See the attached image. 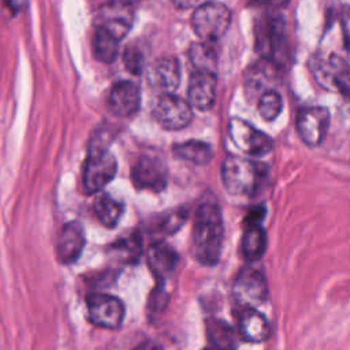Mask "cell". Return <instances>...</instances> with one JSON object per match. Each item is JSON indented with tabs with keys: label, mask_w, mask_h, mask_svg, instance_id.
Wrapping results in <instances>:
<instances>
[{
	"label": "cell",
	"mask_w": 350,
	"mask_h": 350,
	"mask_svg": "<svg viewBox=\"0 0 350 350\" xmlns=\"http://www.w3.org/2000/svg\"><path fill=\"white\" fill-rule=\"evenodd\" d=\"M342 25L346 34L347 42H350V8H346L342 14Z\"/></svg>",
	"instance_id": "cell-29"
},
{
	"label": "cell",
	"mask_w": 350,
	"mask_h": 350,
	"mask_svg": "<svg viewBox=\"0 0 350 350\" xmlns=\"http://www.w3.org/2000/svg\"><path fill=\"white\" fill-rule=\"evenodd\" d=\"M174 154L178 159H182L185 161H190L198 165L208 164L213 157L212 146L202 141H186L183 144H178L172 148Z\"/></svg>",
	"instance_id": "cell-20"
},
{
	"label": "cell",
	"mask_w": 350,
	"mask_h": 350,
	"mask_svg": "<svg viewBox=\"0 0 350 350\" xmlns=\"http://www.w3.org/2000/svg\"><path fill=\"white\" fill-rule=\"evenodd\" d=\"M88 316L98 327L116 329L122 325L124 317L123 302L108 294H90L86 298Z\"/></svg>",
	"instance_id": "cell-8"
},
{
	"label": "cell",
	"mask_w": 350,
	"mask_h": 350,
	"mask_svg": "<svg viewBox=\"0 0 350 350\" xmlns=\"http://www.w3.org/2000/svg\"><path fill=\"white\" fill-rule=\"evenodd\" d=\"M228 134L234 145L249 156H264L273 148V141L269 135L239 118H232L228 122Z\"/></svg>",
	"instance_id": "cell-7"
},
{
	"label": "cell",
	"mask_w": 350,
	"mask_h": 350,
	"mask_svg": "<svg viewBox=\"0 0 350 350\" xmlns=\"http://www.w3.org/2000/svg\"><path fill=\"white\" fill-rule=\"evenodd\" d=\"M223 216L215 196L204 197L196 211L193 223V249L200 264L213 267L223 249Z\"/></svg>",
	"instance_id": "cell-1"
},
{
	"label": "cell",
	"mask_w": 350,
	"mask_h": 350,
	"mask_svg": "<svg viewBox=\"0 0 350 350\" xmlns=\"http://www.w3.org/2000/svg\"><path fill=\"white\" fill-rule=\"evenodd\" d=\"M201 0H172V3L175 4L176 8H180V10H187V8H191L194 5H197Z\"/></svg>",
	"instance_id": "cell-31"
},
{
	"label": "cell",
	"mask_w": 350,
	"mask_h": 350,
	"mask_svg": "<svg viewBox=\"0 0 350 350\" xmlns=\"http://www.w3.org/2000/svg\"><path fill=\"white\" fill-rule=\"evenodd\" d=\"M186 219H187V212L183 208L170 212L167 216L161 219L159 231L164 234H172L176 231V228H179L185 223Z\"/></svg>",
	"instance_id": "cell-27"
},
{
	"label": "cell",
	"mask_w": 350,
	"mask_h": 350,
	"mask_svg": "<svg viewBox=\"0 0 350 350\" xmlns=\"http://www.w3.org/2000/svg\"><path fill=\"white\" fill-rule=\"evenodd\" d=\"M241 247L243 257L250 262H254L262 257L267 247V235L260 224V219L247 220V226L242 235Z\"/></svg>",
	"instance_id": "cell-19"
},
{
	"label": "cell",
	"mask_w": 350,
	"mask_h": 350,
	"mask_svg": "<svg viewBox=\"0 0 350 350\" xmlns=\"http://www.w3.org/2000/svg\"><path fill=\"white\" fill-rule=\"evenodd\" d=\"M257 46L265 59L279 66L280 57L284 56L286 36L283 19L275 15L265 18L257 33Z\"/></svg>",
	"instance_id": "cell-11"
},
{
	"label": "cell",
	"mask_w": 350,
	"mask_h": 350,
	"mask_svg": "<svg viewBox=\"0 0 350 350\" xmlns=\"http://www.w3.org/2000/svg\"><path fill=\"white\" fill-rule=\"evenodd\" d=\"M346 64L350 67V42H347V59H346Z\"/></svg>",
	"instance_id": "cell-32"
},
{
	"label": "cell",
	"mask_w": 350,
	"mask_h": 350,
	"mask_svg": "<svg viewBox=\"0 0 350 350\" xmlns=\"http://www.w3.org/2000/svg\"><path fill=\"white\" fill-rule=\"evenodd\" d=\"M282 107H283L282 97L275 89H268V90L262 92V94L260 96V98L257 101L258 113L267 122L275 120L280 115Z\"/></svg>",
	"instance_id": "cell-25"
},
{
	"label": "cell",
	"mask_w": 350,
	"mask_h": 350,
	"mask_svg": "<svg viewBox=\"0 0 350 350\" xmlns=\"http://www.w3.org/2000/svg\"><path fill=\"white\" fill-rule=\"evenodd\" d=\"M230 22V10L219 1H206L200 4L191 16L194 33L206 42L219 40L227 31Z\"/></svg>",
	"instance_id": "cell-4"
},
{
	"label": "cell",
	"mask_w": 350,
	"mask_h": 350,
	"mask_svg": "<svg viewBox=\"0 0 350 350\" xmlns=\"http://www.w3.org/2000/svg\"><path fill=\"white\" fill-rule=\"evenodd\" d=\"M153 118L167 130H180L193 119L191 104L172 93H163L153 105Z\"/></svg>",
	"instance_id": "cell-6"
},
{
	"label": "cell",
	"mask_w": 350,
	"mask_h": 350,
	"mask_svg": "<svg viewBox=\"0 0 350 350\" xmlns=\"http://www.w3.org/2000/svg\"><path fill=\"white\" fill-rule=\"evenodd\" d=\"M113 1H119V3H126V4H134L135 1H138V0H113Z\"/></svg>",
	"instance_id": "cell-33"
},
{
	"label": "cell",
	"mask_w": 350,
	"mask_h": 350,
	"mask_svg": "<svg viewBox=\"0 0 350 350\" xmlns=\"http://www.w3.org/2000/svg\"><path fill=\"white\" fill-rule=\"evenodd\" d=\"M238 334L253 343L264 342L271 335V325L257 308H243L238 317Z\"/></svg>",
	"instance_id": "cell-17"
},
{
	"label": "cell",
	"mask_w": 350,
	"mask_h": 350,
	"mask_svg": "<svg viewBox=\"0 0 350 350\" xmlns=\"http://www.w3.org/2000/svg\"><path fill=\"white\" fill-rule=\"evenodd\" d=\"M256 4L265 5V7H272V8H279L283 7L288 3V0H253Z\"/></svg>",
	"instance_id": "cell-30"
},
{
	"label": "cell",
	"mask_w": 350,
	"mask_h": 350,
	"mask_svg": "<svg viewBox=\"0 0 350 350\" xmlns=\"http://www.w3.org/2000/svg\"><path fill=\"white\" fill-rule=\"evenodd\" d=\"M133 22L134 10L131 4L119 3L113 0L101 5L96 18L97 27L105 29L118 40H122L130 31Z\"/></svg>",
	"instance_id": "cell-12"
},
{
	"label": "cell",
	"mask_w": 350,
	"mask_h": 350,
	"mask_svg": "<svg viewBox=\"0 0 350 350\" xmlns=\"http://www.w3.org/2000/svg\"><path fill=\"white\" fill-rule=\"evenodd\" d=\"M139 88L131 81L116 82L108 96V107L111 112L120 118L134 115L139 108Z\"/></svg>",
	"instance_id": "cell-14"
},
{
	"label": "cell",
	"mask_w": 350,
	"mask_h": 350,
	"mask_svg": "<svg viewBox=\"0 0 350 350\" xmlns=\"http://www.w3.org/2000/svg\"><path fill=\"white\" fill-rule=\"evenodd\" d=\"M123 204L112 198L109 194H100L94 201V212L105 227H115L123 213Z\"/></svg>",
	"instance_id": "cell-23"
},
{
	"label": "cell",
	"mask_w": 350,
	"mask_h": 350,
	"mask_svg": "<svg viewBox=\"0 0 350 350\" xmlns=\"http://www.w3.org/2000/svg\"><path fill=\"white\" fill-rule=\"evenodd\" d=\"M131 180L139 190L159 193L167 186L168 171L157 157L141 156L131 168Z\"/></svg>",
	"instance_id": "cell-10"
},
{
	"label": "cell",
	"mask_w": 350,
	"mask_h": 350,
	"mask_svg": "<svg viewBox=\"0 0 350 350\" xmlns=\"http://www.w3.org/2000/svg\"><path fill=\"white\" fill-rule=\"evenodd\" d=\"M119 41L113 34L103 27H96L93 34V53L97 60L111 63L116 59L119 51Z\"/></svg>",
	"instance_id": "cell-21"
},
{
	"label": "cell",
	"mask_w": 350,
	"mask_h": 350,
	"mask_svg": "<svg viewBox=\"0 0 350 350\" xmlns=\"http://www.w3.org/2000/svg\"><path fill=\"white\" fill-rule=\"evenodd\" d=\"M118 170L116 159L109 150V142L104 137H94L89 145L83 165L82 183L88 194L100 191L109 183Z\"/></svg>",
	"instance_id": "cell-2"
},
{
	"label": "cell",
	"mask_w": 350,
	"mask_h": 350,
	"mask_svg": "<svg viewBox=\"0 0 350 350\" xmlns=\"http://www.w3.org/2000/svg\"><path fill=\"white\" fill-rule=\"evenodd\" d=\"M262 167L243 156L230 154L221 164V180L232 196H250L261 182Z\"/></svg>",
	"instance_id": "cell-3"
},
{
	"label": "cell",
	"mask_w": 350,
	"mask_h": 350,
	"mask_svg": "<svg viewBox=\"0 0 350 350\" xmlns=\"http://www.w3.org/2000/svg\"><path fill=\"white\" fill-rule=\"evenodd\" d=\"M115 249L126 256V261H133V260L138 258V256L141 253L139 235L134 234V235L129 237L127 239H123L119 245H116Z\"/></svg>",
	"instance_id": "cell-28"
},
{
	"label": "cell",
	"mask_w": 350,
	"mask_h": 350,
	"mask_svg": "<svg viewBox=\"0 0 350 350\" xmlns=\"http://www.w3.org/2000/svg\"><path fill=\"white\" fill-rule=\"evenodd\" d=\"M85 246V231L81 223H66L57 241V258L63 264H72L78 260Z\"/></svg>",
	"instance_id": "cell-16"
},
{
	"label": "cell",
	"mask_w": 350,
	"mask_h": 350,
	"mask_svg": "<svg viewBox=\"0 0 350 350\" xmlns=\"http://www.w3.org/2000/svg\"><path fill=\"white\" fill-rule=\"evenodd\" d=\"M189 59L194 70H208L216 72L217 56L215 49L211 46V42L202 41L193 44L189 49Z\"/></svg>",
	"instance_id": "cell-24"
},
{
	"label": "cell",
	"mask_w": 350,
	"mask_h": 350,
	"mask_svg": "<svg viewBox=\"0 0 350 350\" xmlns=\"http://www.w3.org/2000/svg\"><path fill=\"white\" fill-rule=\"evenodd\" d=\"M123 63L131 74H139L145 67V57L142 51L137 45H129L123 53Z\"/></svg>",
	"instance_id": "cell-26"
},
{
	"label": "cell",
	"mask_w": 350,
	"mask_h": 350,
	"mask_svg": "<svg viewBox=\"0 0 350 350\" xmlns=\"http://www.w3.org/2000/svg\"><path fill=\"white\" fill-rule=\"evenodd\" d=\"M180 79L179 62L174 56H163L157 59L148 71V81L154 90L163 93H172Z\"/></svg>",
	"instance_id": "cell-15"
},
{
	"label": "cell",
	"mask_w": 350,
	"mask_h": 350,
	"mask_svg": "<svg viewBox=\"0 0 350 350\" xmlns=\"http://www.w3.org/2000/svg\"><path fill=\"white\" fill-rule=\"evenodd\" d=\"M206 336L212 346L217 349L237 347V334L226 321L209 319L206 321Z\"/></svg>",
	"instance_id": "cell-22"
},
{
	"label": "cell",
	"mask_w": 350,
	"mask_h": 350,
	"mask_svg": "<svg viewBox=\"0 0 350 350\" xmlns=\"http://www.w3.org/2000/svg\"><path fill=\"white\" fill-rule=\"evenodd\" d=\"M146 258L152 273L160 282L165 280L174 272L179 260L175 250L161 241H157L149 246Z\"/></svg>",
	"instance_id": "cell-18"
},
{
	"label": "cell",
	"mask_w": 350,
	"mask_h": 350,
	"mask_svg": "<svg viewBox=\"0 0 350 350\" xmlns=\"http://www.w3.org/2000/svg\"><path fill=\"white\" fill-rule=\"evenodd\" d=\"M216 72L208 70H194L189 79V103L200 111H208L213 107L216 98Z\"/></svg>",
	"instance_id": "cell-13"
},
{
	"label": "cell",
	"mask_w": 350,
	"mask_h": 350,
	"mask_svg": "<svg viewBox=\"0 0 350 350\" xmlns=\"http://www.w3.org/2000/svg\"><path fill=\"white\" fill-rule=\"evenodd\" d=\"M235 302L243 308H257L268 298V284L261 271L246 267L243 268L232 286Z\"/></svg>",
	"instance_id": "cell-5"
},
{
	"label": "cell",
	"mask_w": 350,
	"mask_h": 350,
	"mask_svg": "<svg viewBox=\"0 0 350 350\" xmlns=\"http://www.w3.org/2000/svg\"><path fill=\"white\" fill-rule=\"evenodd\" d=\"M329 112L324 107H306L298 111L295 129L304 144L319 146L328 131Z\"/></svg>",
	"instance_id": "cell-9"
}]
</instances>
